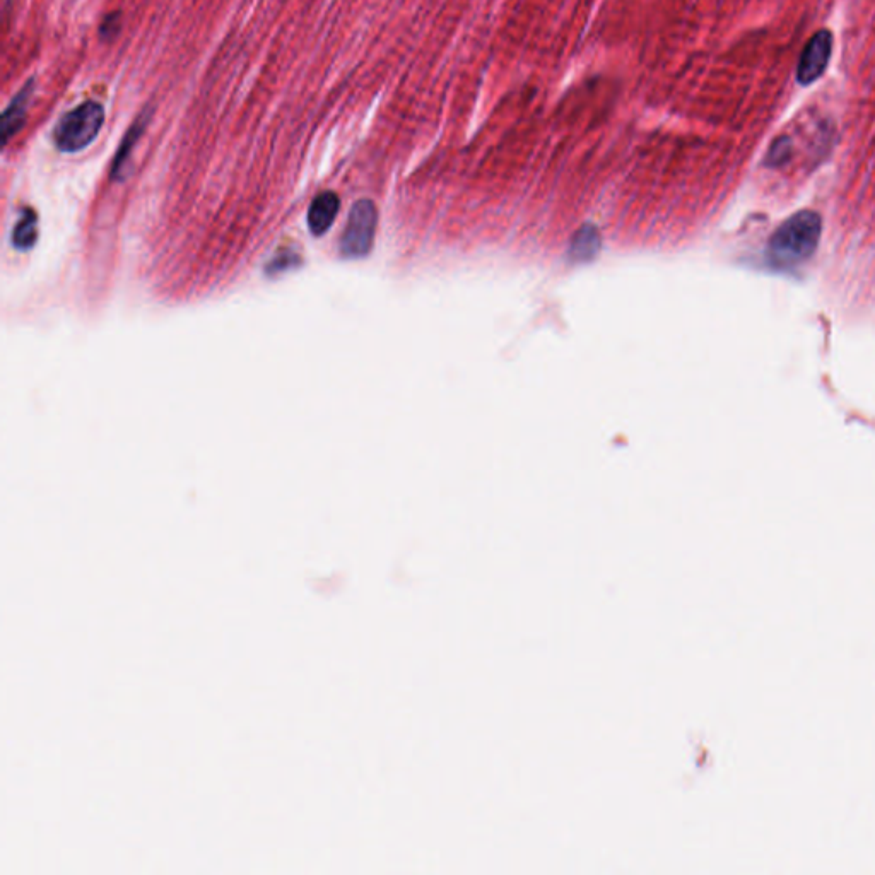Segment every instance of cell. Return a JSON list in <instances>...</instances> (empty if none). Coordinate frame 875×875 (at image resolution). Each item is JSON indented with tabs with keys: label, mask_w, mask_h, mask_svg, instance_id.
<instances>
[{
	"label": "cell",
	"mask_w": 875,
	"mask_h": 875,
	"mask_svg": "<svg viewBox=\"0 0 875 875\" xmlns=\"http://www.w3.org/2000/svg\"><path fill=\"white\" fill-rule=\"evenodd\" d=\"M821 218L816 212L800 211L771 236L770 255L776 264L788 267L809 259L819 243Z\"/></svg>",
	"instance_id": "1"
},
{
	"label": "cell",
	"mask_w": 875,
	"mask_h": 875,
	"mask_svg": "<svg viewBox=\"0 0 875 875\" xmlns=\"http://www.w3.org/2000/svg\"><path fill=\"white\" fill-rule=\"evenodd\" d=\"M105 124V108L96 101H84L65 113L53 130V142L62 153H79L91 144Z\"/></svg>",
	"instance_id": "2"
},
{
	"label": "cell",
	"mask_w": 875,
	"mask_h": 875,
	"mask_svg": "<svg viewBox=\"0 0 875 875\" xmlns=\"http://www.w3.org/2000/svg\"><path fill=\"white\" fill-rule=\"evenodd\" d=\"M378 212L371 200H358L347 218L346 230L341 238V255L344 259H363L373 248Z\"/></svg>",
	"instance_id": "3"
},
{
	"label": "cell",
	"mask_w": 875,
	"mask_h": 875,
	"mask_svg": "<svg viewBox=\"0 0 875 875\" xmlns=\"http://www.w3.org/2000/svg\"><path fill=\"white\" fill-rule=\"evenodd\" d=\"M833 52V35L828 30L817 31L805 45L797 65V81L800 84H812L823 76Z\"/></svg>",
	"instance_id": "4"
},
{
	"label": "cell",
	"mask_w": 875,
	"mask_h": 875,
	"mask_svg": "<svg viewBox=\"0 0 875 875\" xmlns=\"http://www.w3.org/2000/svg\"><path fill=\"white\" fill-rule=\"evenodd\" d=\"M341 200L335 192H322L312 200L308 207V228L313 236H323L332 228L337 214H339Z\"/></svg>",
	"instance_id": "5"
},
{
	"label": "cell",
	"mask_w": 875,
	"mask_h": 875,
	"mask_svg": "<svg viewBox=\"0 0 875 875\" xmlns=\"http://www.w3.org/2000/svg\"><path fill=\"white\" fill-rule=\"evenodd\" d=\"M33 89H35V83L28 81L26 86L12 98L11 103L6 108V112L2 115V142H4V146H6L11 137L16 136L19 130L23 129L28 106H30L31 98H33Z\"/></svg>",
	"instance_id": "6"
},
{
	"label": "cell",
	"mask_w": 875,
	"mask_h": 875,
	"mask_svg": "<svg viewBox=\"0 0 875 875\" xmlns=\"http://www.w3.org/2000/svg\"><path fill=\"white\" fill-rule=\"evenodd\" d=\"M153 117V110H149L146 108L144 112L139 115L136 122L130 125V129L127 130V134H125L124 141L118 147L117 154H115V159H113L112 166V178L113 180H124L125 178V168L129 165L130 154L134 151V147H136L137 142L141 139L142 134H144V130H146L147 124H149V120Z\"/></svg>",
	"instance_id": "7"
},
{
	"label": "cell",
	"mask_w": 875,
	"mask_h": 875,
	"mask_svg": "<svg viewBox=\"0 0 875 875\" xmlns=\"http://www.w3.org/2000/svg\"><path fill=\"white\" fill-rule=\"evenodd\" d=\"M12 247L19 252H28L38 240V216L33 209H23L11 235Z\"/></svg>",
	"instance_id": "8"
},
{
	"label": "cell",
	"mask_w": 875,
	"mask_h": 875,
	"mask_svg": "<svg viewBox=\"0 0 875 875\" xmlns=\"http://www.w3.org/2000/svg\"><path fill=\"white\" fill-rule=\"evenodd\" d=\"M599 250V231L595 230L594 226H585L573 238L570 253L576 262H588V260L595 259Z\"/></svg>",
	"instance_id": "9"
},
{
	"label": "cell",
	"mask_w": 875,
	"mask_h": 875,
	"mask_svg": "<svg viewBox=\"0 0 875 875\" xmlns=\"http://www.w3.org/2000/svg\"><path fill=\"white\" fill-rule=\"evenodd\" d=\"M120 12H113L110 16H106L105 21L101 24L100 35L103 40H112L120 31Z\"/></svg>",
	"instance_id": "10"
}]
</instances>
